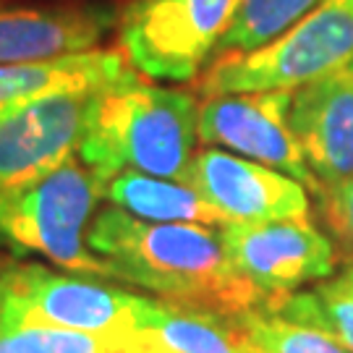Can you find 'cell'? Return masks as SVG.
Instances as JSON below:
<instances>
[{"mask_svg": "<svg viewBox=\"0 0 353 353\" xmlns=\"http://www.w3.org/2000/svg\"><path fill=\"white\" fill-rule=\"evenodd\" d=\"M87 243L113 262L121 283L152 290L163 301L225 316L262 303L230 265L212 225L152 223L110 204L89 223Z\"/></svg>", "mask_w": 353, "mask_h": 353, "instance_id": "6da1fadb", "label": "cell"}, {"mask_svg": "<svg viewBox=\"0 0 353 353\" xmlns=\"http://www.w3.org/2000/svg\"><path fill=\"white\" fill-rule=\"evenodd\" d=\"M196 141L199 100L134 76L94 94L79 157L105 178L137 170L186 183Z\"/></svg>", "mask_w": 353, "mask_h": 353, "instance_id": "7a4b0ae2", "label": "cell"}, {"mask_svg": "<svg viewBox=\"0 0 353 353\" xmlns=\"http://www.w3.org/2000/svg\"><path fill=\"white\" fill-rule=\"evenodd\" d=\"M105 181L79 154L19 186L0 189V241L76 275L118 280L110 259L92 252L87 230Z\"/></svg>", "mask_w": 353, "mask_h": 353, "instance_id": "3957f363", "label": "cell"}, {"mask_svg": "<svg viewBox=\"0 0 353 353\" xmlns=\"http://www.w3.org/2000/svg\"><path fill=\"white\" fill-rule=\"evenodd\" d=\"M353 61V0H322L265 48L217 58L199 92H293Z\"/></svg>", "mask_w": 353, "mask_h": 353, "instance_id": "277c9868", "label": "cell"}, {"mask_svg": "<svg viewBox=\"0 0 353 353\" xmlns=\"http://www.w3.org/2000/svg\"><path fill=\"white\" fill-rule=\"evenodd\" d=\"M147 296L45 265H0V325L92 335L139 332Z\"/></svg>", "mask_w": 353, "mask_h": 353, "instance_id": "5b68a950", "label": "cell"}, {"mask_svg": "<svg viewBox=\"0 0 353 353\" xmlns=\"http://www.w3.org/2000/svg\"><path fill=\"white\" fill-rule=\"evenodd\" d=\"M241 0H134L118 42L126 63L152 81L183 84L202 74Z\"/></svg>", "mask_w": 353, "mask_h": 353, "instance_id": "8992f818", "label": "cell"}, {"mask_svg": "<svg viewBox=\"0 0 353 353\" xmlns=\"http://www.w3.org/2000/svg\"><path fill=\"white\" fill-rule=\"evenodd\" d=\"M230 265L262 301L330 278L335 272L332 241L306 217L228 223L217 228Z\"/></svg>", "mask_w": 353, "mask_h": 353, "instance_id": "52a82bcc", "label": "cell"}, {"mask_svg": "<svg viewBox=\"0 0 353 353\" xmlns=\"http://www.w3.org/2000/svg\"><path fill=\"white\" fill-rule=\"evenodd\" d=\"M293 92H228L199 102V141L243 154L254 163L301 181L316 194V181L288 123Z\"/></svg>", "mask_w": 353, "mask_h": 353, "instance_id": "ba28073f", "label": "cell"}, {"mask_svg": "<svg viewBox=\"0 0 353 353\" xmlns=\"http://www.w3.org/2000/svg\"><path fill=\"white\" fill-rule=\"evenodd\" d=\"M97 92L50 94L0 113V189L19 186L76 157Z\"/></svg>", "mask_w": 353, "mask_h": 353, "instance_id": "9c48e42d", "label": "cell"}, {"mask_svg": "<svg viewBox=\"0 0 353 353\" xmlns=\"http://www.w3.org/2000/svg\"><path fill=\"white\" fill-rule=\"evenodd\" d=\"M186 183L230 223L296 220L309 214V194L301 181L217 147L194 154Z\"/></svg>", "mask_w": 353, "mask_h": 353, "instance_id": "30bf717a", "label": "cell"}, {"mask_svg": "<svg viewBox=\"0 0 353 353\" xmlns=\"http://www.w3.org/2000/svg\"><path fill=\"white\" fill-rule=\"evenodd\" d=\"M288 123L316 194L353 176V61L293 89Z\"/></svg>", "mask_w": 353, "mask_h": 353, "instance_id": "8fae6325", "label": "cell"}, {"mask_svg": "<svg viewBox=\"0 0 353 353\" xmlns=\"http://www.w3.org/2000/svg\"><path fill=\"white\" fill-rule=\"evenodd\" d=\"M110 26L102 8H0V63L94 50Z\"/></svg>", "mask_w": 353, "mask_h": 353, "instance_id": "7c38bea8", "label": "cell"}, {"mask_svg": "<svg viewBox=\"0 0 353 353\" xmlns=\"http://www.w3.org/2000/svg\"><path fill=\"white\" fill-rule=\"evenodd\" d=\"M134 76L137 71L123 55L97 48L45 61L0 63V113L45 100L50 94L108 89Z\"/></svg>", "mask_w": 353, "mask_h": 353, "instance_id": "4fadbf2b", "label": "cell"}, {"mask_svg": "<svg viewBox=\"0 0 353 353\" xmlns=\"http://www.w3.org/2000/svg\"><path fill=\"white\" fill-rule=\"evenodd\" d=\"M105 199L118 210H126L152 223H199L212 228L230 223L189 183L147 176L137 170H121L108 178Z\"/></svg>", "mask_w": 353, "mask_h": 353, "instance_id": "5bb4252c", "label": "cell"}, {"mask_svg": "<svg viewBox=\"0 0 353 353\" xmlns=\"http://www.w3.org/2000/svg\"><path fill=\"white\" fill-rule=\"evenodd\" d=\"M270 314L322 330L353 353V288H345L332 278L312 290H296L259 303Z\"/></svg>", "mask_w": 353, "mask_h": 353, "instance_id": "9a60e30c", "label": "cell"}, {"mask_svg": "<svg viewBox=\"0 0 353 353\" xmlns=\"http://www.w3.org/2000/svg\"><path fill=\"white\" fill-rule=\"evenodd\" d=\"M322 0H241L233 24L220 39L214 58L241 55L265 48L283 37L296 21L316 8Z\"/></svg>", "mask_w": 353, "mask_h": 353, "instance_id": "2e32d148", "label": "cell"}, {"mask_svg": "<svg viewBox=\"0 0 353 353\" xmlns=\"http://www.w3.org/2000/svg\"><path fill=\"white\" fill-rule=\"evenodd\" d=\"M254 353H348L322 330L270 314L262 306L236 316Z\"/></svg>", "mask_w": 353, "mask_h": 353, "instance_id": "e0dca14e", "label": "cell"}, {"mask_svg": "<svg viewBox=\"0 0 353 353\" xmlns=\"http://www.w3.org/2000/svg\"><path fill=\"white\" fill-rule=\"evenodd\" d=\"M322 210L327 217V225L332 233L353 252V176L322 194Z\"/></svg>", "mask_w": 353, "mask_h": 353, "instance_id": "ac0fdd59", "label": "cell"}, {"mask_svg": "<svg viewBox=\"0 0 353 353\" xmlns=\"http://www.w3.org/2000/svg\"><path fill=\"white\" fill-rule=\"evenodd\" d=\"M335 280H338L341 285H345V288H353V259L345 267H343L338 275H335Z\"/></svg>", "mask_w": 353, "mask_h": 353, "instance_id": "d6986e66", "label": "cell"}]
</instances>
